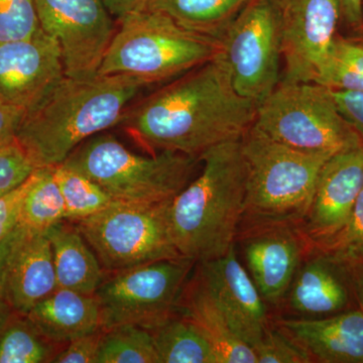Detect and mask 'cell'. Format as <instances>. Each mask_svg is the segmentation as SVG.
Listing matches in <instances>:
<instances>
[{
	"instance_id": "cell-24",
	"label": "cell",
	"mask_w": 363,
	"mask_h": 363,
	"mask_svg": "<svg viewBox=\"0 0 363 363\" xmlns=\"http://www.w3.org/2000/svg\"><path fill=\"white\" fill-rule=\"evenodd\" d=\"M150 332L160 363H220L216 350L201 329L179 313Z\"/></svg>"
},
{
	"instance_id": "cell-6",
	"label": "cell",
	"mask_w": 363,
	"mask_h": 363,
	"mask_svg": "<svg viewBox=\"0 0 363 363\" xmlns=\"http://www.w3.org/2000/svg\"><path fill=\"white\" fill-rule=\"evenodd\" d=\"M199 157L175 152L142 156L111 133L81 143L62 164L80 172L114 201L157 204L171 201L194 179Z\"/></svg>"
},
{
	"instance_id": "cell-16",
	"label": "cell",
	"mask_w": 363,
	"mask_h": 363,
	"mask_svg": "<svg viewBox=\"0 0 363 363\" xmlns=\"http://www.w3.org/2000/svg\"><path fill=\"white\" fill-rule=\"evenodd\" d=\"M243 238L247 272L260 295L267 304H281L311 242L293 225L252 229Z\"/></svg>"
},
{
	"instance_id": "cell-26",
	"label": "cell",
	"mask_w": 363,
	"mask_h": 363,
	"mask_svg": "<svg viewBox=\"0 0 363 363\" xmlns=\"http://www.w3.org/2000/svg\"><path fill=\"white\" fill-rule=\"evenodd\" d=\"M63 346L43 335L26 314L13 311L0 325V363H52Z\"/></svg>"
},
{
	"instance_id": "cell-9",
	"label": "cell",
	"mask_w": 363,
	"mask_h": 363,
	"mask_svg": "<svg viewBox=\"0 0 363 363\" xmlns=\"http://www.w3.org/2000/svg\"><path fill=\"white\" fill-rule=\"evenodd\" d=\"M194 260L162 259L108 272L94 294L102 329L133 324L152 330L176 314Z\"/></svg>"
},
{
	"instance_id": "cell-33",
	"label": "cell",
	"mask_w": 363,
	"mask_h": 363,
	"mask_svg": "<svg viewBox=\"0 0 363 363\" xmlns=\"http://www.w3.org/2000/svg\"><path fill=\"white\" fill-rule=\"evenodd\" d=\"M37 169L18 140L0 147V198L20 188Z\"/></svg>"
},
{
	"instance_id": "cell-10",
	"label": "cell",
	"mask_w": 363,
	"mask_h": 363,
	"mask_svg": "<svg viewBox=\"0 0 363 363\" xmlns=\"http://www.w3.org/2000/svg\"><path fill=\"white\" fill-rule=\"evenodd\" d=\"M221 43L220 56L234 88L259 105L281 82V30L274 0H248Z\"/></svg>"
},
{
	"instance_id": "cell-28",
	"label": "cell",
	"mask_w": 363,
	"mask_h": 363,
	"mask_svg": "<svg viewBox=\"0 0 363 363\" xmlns=\"http://www.w3.org/2000/svg\"><path fill=\"white\" fill-rule=\"evenodd\" d=\"M54 175L65 201V220L87 218L114 202L94 181L64 164L54 167Z\"/></svg>"
},
{
	"instance_id": "cell-31",
	"label": "cell",
	"mask_w": 363,
	"mask_h": 363,
	"mask_svg": "<svg viewBox=\"0 0 363 363\" xmlns=\"http://www.w3.org/2000/svg\"><path fill=\"white\" fill-rule=\"evenodd\" d=\"M316 250L346 264L363 262V189L342 230Z\"/></svg>"
},
{
	"instance_id": "cell-25",
	"label": "cell",
	"mask_w": 363,
	"mask_h": 363,
	"mask_svg": "<svg viewBox=\"0 0 363 363\" xmlns=\"http://www.w3.org/2000/svg\"><path fill=\"white\" fill-rule=\"evenodd\" d=\"M65 218V201L55 179L54 167L38 168L21 202L18 225L35 233H47Z\"/></svg>"
},
{
	"instance_id": "cell-7",
	"label": "cell",
	"mask_w": 363,
	"mask_h": 363,
	"mask_svg": "<svg viewBox=\"0 0 363 363\" xmlns=\"http://www.w3.org/2000/svg\"><path fill=\"white\" fill-rule=\"evenodd\" d=\"M253 128L306 154L327 157L362 147L331 90L316 83L281 82L257 105Z\"/></svg>"
},
{
	"instance_id": "cell-22",
	"label": "cell",
	"mask_w": 363,
	"mask_h": 363,
	"mask_svg": "<svg viewBox=\"0 0 363 363\" xmlns=\"http://www.w3.org/2000/svg\"><path fill=\"white\" fill-rule=\"evenodd\" d=\"M177 313L201 329L220 363H257L255 350L236 335L224 313L195 277L184 289Z\"/></svg>"
},
{
	"instance_id": "cell-29",
	"label": "cell",
	"mask_w": 363,
	"mask_h": 363,
	"mask_svg": "<svg viewBox=\"0 0 363 363\" xmlns=\"http://www.w3.org/2000/svg\"><path fill=\"white\" fill-rule=\"evenodd\" d=\"M316 84L331 90L362 91L363 45L357 39L336 35L326 65Z\"/></svg>"
},
{
	"instance_id": "cell-14",
	"label": "cell",
	"mask_w": 363,
	"mask_h": 363,
	"mask_svg": "<svg viewBox=\"0 0 363 363\" xmlns=\"http://www.w3.org/2000/svg\"><path fill=\"white\" fill-rule=\"evenodd\" d=\"M196 264L195 278L214 298L236 335L255 350L269 327L267 303L241 266L235 248Z\"/></svg>"
},
{
	"instance_id": "cell-39",
	"label": "cell",
	"mask_w": 363,
	"mask_h": 363,
	"mask_svg": "<svg viewBox=\"0 0 363 363\" xmlns=\"http://www.w3.org/2000/svg\"><path fill=\"white\" fill-rule=\"evenodd\" d=\"M341 16L357 32L363 30V0H339Z\"/></svg>"
},
{
	"instance_id": "cell-2",
	"label": "cell",
	"mask_w": 363,
	"mask_h": 363,
	"mask_svg": "<svg viewBox=\"0 0 363 363\" xmlns=\"http://www.w3.org/2000/svg\"><path fill=\"white\" fill-rule=\"evenodd\" d=\"M147 83L133 76L64 77L26 112L18 140L37 168L56 167L88 138L119 125Z\"/></svg>"
},
{
	"instance_id": "cell-11",
	"label": "cell",
	"mask_w": 363,
	"mask_h": 363,
	"mask_svg": "<svg viewBox=\"0 0 363 363\" xmlns=\"http://www.w3.org/2000/svg\"><path fill=\"white\" fill-rule=\"evenodd\" d=\"M40 28L58 43L67 77L97 75L116 23L104 0H35Z\"/></svg>"
},
{
	"instance_id": "cell-42",
	"label": "cell",
	"mask_w": 363,
	"mask_h": 363,
	"mask_svg": "<svg viewBox=\"0 0 363 363\" xmlns=\"http://www.w3.org/2000/svg\"><path fill=\"white\" fill-rule=\"evenodd\" d=\"M358 38H357V40H359L360 43L363 45V30L358 32Z\"/></svg>"
},
{
	"instance_id": "cell-23",
	"label": "cell",
	"mask_w": 363,
	"mask_h": 363,
	"mask_svg": "<svg viewBox=\"0 0 363 363\" xmlns=\"http://www.w3.org/2000/svg\"><path fill=\"white\" fill-rule=\"evenodd\" d=\"M248 0H149L147 9L172 18L185 30L222 40Z\"/></svg>"
},
{
	"instance_id": "cell-12",
	"label": "cell",
	"mask_w": 363,
	"mask_h": 363,
	"mask_svg": "<svg viewBox=\"0 0 363 363\" xmlns=\"http://www.w3.org/2000/svg\"><path fill=\"white\" fill-rule=\"evenodd\" d=\"M279 16L283 82L316 83L341 16L339 0H274Z\"/></svg>"
},
{
	"instance_id": "cell-4",
	"label": "cell",
	"mask_w": 363,
	"mask_h": 363,
	"mask_svg": "<svg viewBox=\"0 0 363 363\" xmlns=\"http://www.w3.org/2000/svg\"><path fill=\"white\" fill-rule=\"evenodd\" d=\"M240 145L247 173L241 219L245 231L301 226L311 206L320 171L330 157L286 147L253 126Z\"/></svg>"
},
{
	"instance_id": "cell-27",
	"label": "cell",
	"mask_w": 363,
	"mask_h": 363,
	"mask_svg": "<svg viewBox=\"0 0 363 363\" xmlns=\"http://www.w3.org/2000/svg\"><path fill=\"white\" fill-rule=\"evenodd\" d=\"M97 363H160L152 332L133 324L106 329Z\"/></svg>"
},
{
	"instance_id": "cell-18",
	"label": "cell",
	"mask_w": 363,
	"mask_h": 363,
	"mask_svg": "<svg viewBox=\"0 0 363 363\" xmlns=\"http://www.w3.org/2000/svg\"><path fill=\"white\" fill-rule=\"evenodd\" d=\"M285 331L313 362L363 363V312L358 308L326 318L279 319Z\"/></svg>"
},
{
	"instance_id": "cell-5",
	"label": "cell",
	"mask_w": 363,
	"mask_h": 363,
	"mask_svg": "<svg viewBox=\"0 0 363 363\" xmlns=\"http://www.w3.org/2000/svg\"><path fill=\"white\" fill-rule=\"evenodd\" d=\"M221 48L220 40L185 30L145 7L118 20L97 74L133 76L152 86L212 61Z\"/></svg>"
},
{
	"instance_id": "cell-34",
	"label": "cell",
	"mask_w": 363,
	"mask_h": 363,
	"mask_svg": "<svg viewBox=\"0 0 363 363\" xmlns=\"http://www.w3.org/2000/svg\"><path fill=\"white\" fill-rule=\"evenodd\" d=\"M104 329L85 334L65 344L52 363H97Z\"/></svg>"
},
{
	"instance_id": "cell-36",
	"label": "cell",
	"mask_w": 363,
	"mask_h": 363,
	"mask_svg": "<svg viewBox=\"0 0 363 363\" xmlns=\"http://www.w3.org/2000/svg\"><path fill=\"white\" fill-rule=\"evenodd\" d=\"M331 90V89H330ZM339 111L357 130L363 145V92L362 91L331 90Z\"/></svg>"
},
{
	"instance_id": "cell-38",
	"label": "cell",
	"mask_w": 363,
	"mask_h": 363,
	"mask_svg": "<svg viewBox=\"0 0 363 363\" xmlns=\"http://www.w3.org/2000/svg\"><path fill=\"white\" fill-rule=\"evenodd\" d=\"M14 229L13 233L0 240V325L4 323L9 314L13 311L6 301V290H4V271H6L7 255L13 240Z\"/></svg>"
},
{
	"instance_id": "cell-19",
	"label": "cell",
	"mask_w": 363,
	"mask_h": 363,
	"mask_svg": "<svg viewBox=\"0 0 363 363\" xmlns=\"http://www.w3.org/2000/svg\"><path fill=\"white\" fill-rule=\"evenodd\" d=\"M351 290L345 264L321 252L301 262L286 294L288 306L306 317L326 316L346 309Z\"/></svg>"
},
{
	"instance_id": "cell-13",
	"label": "cell",
	"mask_w": 363,
	"mask_h": 363,
	"mask_svg": "<svg viewBox=\"0 0 363 363\" xmlns=\"http://www.w3.org/2000/svg\"><path fill=\"white\" fill-rule=\"evenodd\" d=\"M58 43L40 28L0 44V101L32 111L65 77Z\"/></svg>"
},
{
	"instance_id": "cell-35",
	"label": "cell",
	"mask_w": 363,
	"mask_h": 363,
	"mask_svg": "<svg viewBox=\"0 0 363 363\" xmlns=\"http://www.w3.org/2000/svg\"><path fill=\"white\" fill-rule=\"evenodd\" d=\"M30 177L20 188L0 198V240L13 233L18 226L21 202L30 186Z\"/></svg>"
},
{
	"instance_id": "cell-15",
	"label": "cell",
	"mask_w": 363,
	"mask_h": 363,
	"mask_svg": "<svg viewBox=\"0 0 363 363\" xmlns=\"http://www.w3.org/2000/svg\"><path fill=\"white\" fill-rule=\"evenodd\" d=\"M362 189L363 145L327 160L300 226L313 247H323L342 230Z\"/></svg>"
},
{
	"instance_id": "cell-40",
	"label": "cell",
	"mask_w": 363,
	"mask_h": 363,
	"mask_svg": "<svg viewBox=\"0 0 363 363\" xmlns=\"http://www.w3.org/2000/svg\"><path fill=\"white\" fill-rule=\"evenodd\" d=\"M149 0H104L105 6L117 20L135 11L145 9Z\"/></svg>"
},
{
	"instance_id": "cell-3",
	"label": "cell",
	"mask_w": 363,
	"mask_h": 363,
	"mask_svg": "<svg viewBox=\"0 0 363 363\" xmlns=\"http://www.w3.org/2000/svg\"><path fill=\"white\" fill-rule=\"evenodd\" d=\"M199 175L172 200L169 227L179 253L197 262L234 247L245 211L247 166L240 140L210 147Z\"/></svg>"
},
{
	"instance_id": "cell-32",
	"label": "cell",
	"mask_w": 363,
	"mask_h": 363,
	"mask_svg": "<svg viewBox=\"0 0 363 363\" xmlns=\"http://www.w3.org/2000/svg\"><path fill=\"white\" fill-rule=\"evenodd\" d=\"M257 363H310V355L279 327L269 326L255 348Z\"/></svg>"
},
{
	"instance_id": "cell-21",
	"label": "cell",
	"mask_w": 363,
	"mask_h": 363,
	"mask_svg": "<svg viewBox=\"0 0 363 363\" xmlns=\"http://www.w3.org/2000/svg\"><path fill=\"white\" fill-rule=\"evenodd\" d=\"M58 288L94 295L107 272L74 223L63 220L47 231Z\"/></svg>"
},
{
	"instance_id": "cell-41",
	"label": "cell",
	"mask_w": 363,
	"mask_h": 363,
	"mask_svg": "<svg viewBox=\"0 0 363 363\" xmlns=\"http://www.w3.org/2000/svg\"><path fill=\"white\" fill-rule=\"evenodd\" d=\"M345 264L350 278L351 290L359 309L363 312V262H350Z\"/></svg>"
},
{
	"instance_id": "cell-17",
	"label": "cell",
	"mask_w": 363,
	"mask_h": 363,
	"mask_svg": "<svg viewBox=\"0 0 363 363\" xmlns=\"http://www.w3.org/2000/svg\"><path fill=\"white\" fill-rule=\"evenodd\" d=\"M57 288L52 245L47 233L16 226L4 271L7 303L13 311L28 314Z\"/></svg>"
},
{
	"instance_id": "cell-37",
	"label": "cell",
	"mask_w": 363,
	"mask_h": 363,
	"mask_svg": "<svg viewBox=\"0 0 363 363\" xmlns=\"http://www.w3.org/2000/svg\"><path fill=\"white\" fill-rule=\"evenodd\" d=\"M26 116L25 109L0 101V147L16 142Z\"/></svg>"
},
{
	"instance_id": "cell-8",
	"label": "cell",
	"mask_w": 363,
	"mask_h": 363,
	"mask_svg": "<svg viewBox=\"0 0 363 363\" xmlns=\"http://www.w3.org/2000/svg\"><path fill=\"white\" fill-rule=\"evenodd\" d=\"M171 201L157 204L114 201L102 211L72 223L107 272L180 259L183 257L176 248L169 227Z\"/></svg>"
},
{
	"instance_id": "cell-20",
	"label": "cell",
	"mask_w": 363,
	"mask_h": 363,
	"mask_svg": "<svg viewBox=\"0 0 363 363\" xmlns=\"http://www.w3.org/2000/svg\"><path fill=\"white\" fill-rule=\"evenodd\" d=\"M40 333L59 345L102 329L95 295L57 288L26 314Z\"/></svg>"
},
{
	"instance_id": "cell-1",
	"label": "cell",
	"mask_w": 363,
	"mask_h": 363,
	"mask_svg": "<svg viewBox=\"0 0 363 363\" xmlns=\"http://www.w3.org/2000/svg\"><path fill=\"white\" fill-rule=\"evenodd\" d=\"M257 104L235 90L220 52L156 92L133 102L119 126L150 154L200 157L240 140L253 125Z\"/></svg>"
},
{
	"instance_id": "cell-30",
	"label": "cell",
	"mask_w": 363,
	"mask_h": 363,
	"mask_svg": "<svg viewBox=\"0 0 363 363\" xmlns=\"http://www.w3.org/2000/svg\"><path fill=\"white\" fill-rule=\"evenodd\" d=\"M40 30L35 0H0V44L28 39Z\"/></svg>"
}]
</instances>
